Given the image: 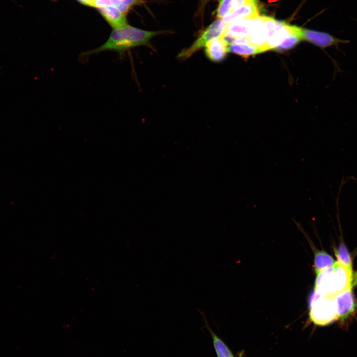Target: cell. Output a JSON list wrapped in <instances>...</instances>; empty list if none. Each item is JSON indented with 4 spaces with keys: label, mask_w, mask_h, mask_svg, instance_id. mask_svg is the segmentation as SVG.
Here are the masks:
<instances>
[{
    "label": "cell",
    "mask_w": 357,
    "mask_h": 357,
    "mask_svg": "<svg viewBox=\"0 0 357 357\" xmlns=\"http://www.w3.org/2000/svg\"><path fill=\"white\" fill-rule=\"evenodd\" d=\"M162 31H150L128 24L114 29L107 41L98 48L82 53L81 56H88L106 51H112L122 55L130 49L140 46H149L150 40Z\"/></svg>",
    "instance_id": "6da1fadb"
},
{
    "label": "cell",
    "mask_w": 357,
    "mask_h": 357,
    "mask_svg": "<svg viewBox=\"0 0 357 357\" xmlns=\"http://www.w3.org/2000/svg\"><path fill=\"white\" fill-rule=\"evenodd\" d=\"M357 284V273L338 262L316 273L314 290L320 294L333 298Z\"/></svg>",
    "instance_id": "7a4b0ae2"
},
{
    "label": "cell",
    "mask_w": 357,
    "mask_h": 357,
    "mask_svg": "<svg viewBox=\"0 0 357 357\" xmlns=\"http://www.w3.org/2000/svg\"><path fill=\"white\" fill-rule=\"evenodd\" d=\"M309 318L315 325H327L337 319L333 298L314 290L309 300Z\"/></svg>",
    "instance_id": "3957f363"
},
{
    "label": "cell",
    "mask_w": 357,
    "mask_h": 357,
    "mask_svg": "<svg viewBox=\"0 0 357 357\" xmlns=\"http://www.w3.org/2000/svg\"><path fill=\"white\" fill-rule=\"evenodd\" d=\"M227 24L222 18H217L210 24L188 48L184 49L178 54L179 60H184L191 57L196 52L205 47L213 39L220 37L226 31Z\"/></svg>",
    "instance_id": "277c9868"
},
{
    "label": "cell",
    "mask_w": 357,
    "mask_h": 357,
    "mask_svg": "<svg viewBox=\"0 0 357 357\" xmlns=\"http://www.w3.org/2000/svg\"><path fill=\"white\" fill-rule=\"evenodd\" d=\"M301 36L302 40L308 41L323 49L331 46L338 48L340 44H347L350 42L348 40L338 38L326 32L302 28Z\"/></svg>",
    "instance_id": "5b68a950"
},
{
    "label": "cell",
    "mask_w": 357,
    "mask_h": 357,
    "mask_svg": "<svg viewBox=\"0 0 357 357\" xmlns=\"http://www.w3.org/2000/svg\"><path fill=\"white\" fill-rule=\"evenodd\" d=\"M337 318L344 320L354 311L356 302L352 289H347L333 297Z\"/></svg>",
    "instance_id": "8992f818"
},
{
    "label": "cell",
    "mask_w": 357,
    "mask_h": 357,
    "mask_svg": "<svg viewBox=\"0 0 357 357\" xmlns=\"http://www.w3.org/2000/svg\"><path fill=\"white\" fill-rule=\"evenodd\" d=\"M264 16H259L254 19L250 31L247 37L248 42L259 49L262 53L267 51L266 43L268 39L263 25Z\"/></svg>",
    "instance_id": "52a82bcc"
},
{
    "label": "cell",
    "mask_w": 357,
    "mask_h": 357,
    "mask_svg": "<svg viewBox=\"0 0 357 357\" xmlns=\"http://www.w3.org/2000/svg\"><path fill=\"white\" fill-rule=\"evenodd\" d=\"M205 47L206 57L213 62H217L224 60L229 52L228 45L222 36L212 40Z\"/></svg>",
    "instance_id": "ba28073f"
},
{
    "label": "cell",
    "mask_w": 357,
    "mask_h": 357,
    "mask_svg": "<svg viewBox=\"0 0 357 357\" xmlns=\"http://www.w3.org/2000/svg\"><path fill=\"white\" fill-rule=\"evenodd\" d=\"M97 9L114 29L128 24L126 14L115 6H102Z\"/></svg>",
    "instance_id": "9c48e42d"
},
{
    "label": "cell",
    "mask_w": 357,
    "mask_h": 357,
    "mask_svg": "<svg viewBox=\"0 0 357 357\" xmlns=\"http://www.w3.org/2000/svg\"><path fill=\"white\" fill-rule=\"evenodd\" d=\"M254 19H238L230 22L227 24L226 31L224 34L236 39L247 38Z\"/></svg>",
    "instance_id": "30bf717a"
},
{
    "label": "cell",
    "mask_w": 357,
    "mask_h": 357,
    "mask_svg": "<svg viewBox=\"0 0 357 357\" xmlns=\"http://www.w3.org/2000/svg\"><path fill=\"white\" fill-rule=\"evenodd\" d=\"M260 16L256 2L246 3L232 11L223 19L228 24L231 21L243 19L255 18Z\"/></svg>",
    "instance_id": "8fae6325"
},
{
    "label": "cell",
    "mask_w": 357,
    "mask_h": 357,
    "mask_svg": "<svg viewBox=\"0 0 357 357\" xmlns=\"http://www.w3.org/2000/svg\"><path fill=\"white\" fill-rule=\"evenodd\" d=\"M228 51L244 59L262 53L259 49L250 44L247 38L237 39L228 46Z\"/></svg>",
    "instance_id": "7c38bea8"
},
{
    "label": "cell",
    "mask_w": 357,
    "mask_h": 357,
    "mask_svg": "<svg viewBox=\"0 0 357 357\" xmlns=\"http://www.w3.org/2000/svg\"><path fill=\"white\" fill-rule=\"evenodd\" d=\"M198 311L203 318L204 326L211 336L212 343L217 357H234L233 354L226 344L212 330L209 326L204 312L199 309Z\"/></svg>",
    "instance_id": "4fadbf2b"
},
{
    "label": "cell",
    "mask_w": 357,
    "mask_h": 357,
    "mask_svg": "<svg viewBox=\"0 0 357 357\" xmlns=\"http://www.w3.org/2000/svg\"><path fill=\"white\" fill-rule=\"evenodd\" d=\"M295 25L286 23L283 26L278 29L267 41V51L274 49L279 45L287 37L295 31Z\"/></svg>",
    "instance_id": "5bb4252c"
},
{
    "label": "cell",
    "mask_w": 357,
    "mask_h": 357,
    "mask_svg": "<svg viewBox=\"0 0 357 357\" xmlns=\"http://www.w3.org/2000/svg\"><path fill=\"white\" fill-rule=\"evenodd\" d=\"M301 28L296 26L295 31L287 37L284 41L274 50L282 52L292 49L296 46L301 40Z\"/></svg>",
    "instance_id": "9a60e30c"
},
{
    "label": "cell",
    "mask_w": 357,
    "mask_h": 357,
    "mask_svg": "<svg viewBox=\"0 0 357 357\" xmlns=\"http://www.w3.org/2000/svg\"><path fill=\"white\" fill-rule=\"evenodd\" d=\"M314 261L316 273L331 266L335 262L331 256L323 251H317L315 253Z\"/></svg>",
    "instance_id": "2e32d148"
},
{
    "label": "cell",
    "mask_w": 357,
    "mask_h": 357,
    "mask_svg": "<svg viewBox=\"0 0 357 357\" xmlns=\"http://www.w3.org/2000/svg\"><path fill=\"white\" fill-rule=\"evenodd\" d=\"M335 255L337 258V262L345 265L348 268L353 269L352 261L346 246L341 243L336 250Z\"/></svg>",
    "instance_id": "e0dca14e"
},
{
    "label": "cell",
    "mask_w": 357,
    "mask_h": 357,
    "mask_svg": "<svg viewBox=\"0 0 357 357\" xmlns=\"http://www.w3.org/2000/svg\"><path fill=\"white\" fill-rule=\"evenodd\" d=\"M233 0H220L217 9V17L223 18L231 11Z\"/></svg>",
    "instance_id": "ac0fdd59"
},
{
    "label": "cell",
    "mask_w": 357,
    "mask_h": 357,
    "mask_svg": "<svg viewBox=\"0 0 357 357\" xmlns=\"http://www.w3.org/2000/svg\"><path fill=\"white\" fill-rule=\"evenodd\" d=\"M120 4V0H96L93 7L97 8L100 7L110 5L118 7Z\"/></svg>",
    "instance_id": "d6986e66"
},
{
    "label": "cell",
    "mask_w": 357,
    "mask_h": 357,
    "mask_svg": "<svg viewBox=\"0 0 357 357\" xmlns=\"http://www.w3.org/2000/svg\"><path fill=\"white\" fill-rule=\"evenodd\" d=\"M121 4L118 8L124 14H126L130 8L135 4L139 0H120Z\"/></svg>",
    "instance_id": "ffe728a7"
},
{
    "label": "cell",
    "mask_w": 357,
    "mask_h": 357,
    "mask_svg": "<svg viewBox=\"0 0 357 357\" xmlns=\"http://www.w3.org/2000/svg\"><path fill=\"white\" fill-rule=\"evenodd\" d=\"M255 2L256 0H233L231 12L240 7L246 3Z\"/></svg>",
    "instance_id": "44dd1931"
},
{
    "label": "cell",
    "mask_w": 357,
    "mask_h": 357,
    "mask_svg": "<svg viewBox=\"0 0 357 357\" xmlns=\"http://www.w3.org/2000/svg\"><path fill=\"white\" fill-rule=\"evenodd\" d=\"M80 3L87 6L94 7L96 0H78Z\"/></svg>",
    "instance_id": "7402d4cb"
},
{
    "label": "cell",
    "mask_w": 357,
    "mask_h": 357,
    "mask_svg": "<svg viewBox=\"0 0 357 357\" xmlns=\"http://www.w3.org/2000/svg\"><path fill=\"white\" fill-rule=\"evenodd\" d=\"M211 0H200V2L202 6L205 5L208 1Z\"/></svg>",
    "instance_id": "603a6c76"
},
{
    "label": "cell",
    "mask_w": 357,
    "mask_h": 357,
    "mask_svg": "<svg viewBox=\"0 0 357 357\" xmlns=\"http://www.w3.org/2000/svg\"><path fill=\"white\" fill-rule=\"evenodd\" d=\"M243 355H244V351L242 350L240 352H239L238 353V357H243Z\"/></svg>",
    "instance_id": "cb8c5ba5"
}]
</instances>
